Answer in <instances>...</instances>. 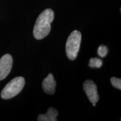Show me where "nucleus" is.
I'll return each instance as SVG.
<instances>
[{
  "instance_id": "obj_1",
  "label": "nucleus",
  "mask_w": 121,
  "mask_h": 121,
  "mask_svg": "<svg viewBox=\"0 0 121 121\" xmlns=\"http://www.w3.org/2000/svg\"><path fill=\"white\" fill-rule=\"evenodd\" d=\"M54 17V13L52 9L44 10L38 17L34 29L33 35L35 38L40 40L49 34L51 29V23Z\"/></svg>"
},
{
  "instance_id": "obj_2",
  "label": "nucleus",
  "mask_w": 121,
  "mask_h": 121,
  "mask_svg": "<svg viewBox=\"0 0 121 121\" xmlns=\"http://www.w3.org/2000/svg\"><path fill=\"white\" fill-rule=\"evenodd\" d=\"M81 42V33L78 30H74L68 37L66 44V53L69 60H73L76 58Z\"/></svg>"
},
{
  "instance_id": "obj_3",
  "label": "nucleus",
  "mask_w": 121,
  "mask_h": 121,
  "mask_svg": "<svg viewBox=\"0 0 121 121\" xmlns=\"http://www.w3.org/2000/svg\"><path fill=\"white\" fill-rule=\"evenodd\" d=\"M25 79L22 77H16L10 81L1 93V98L4 99H10L19 94L25 85Z\"/></svg>"
},
{
  "instance_id": "obj_4",
  "label": "nucleus",
  "mask_w": 121,
  "mask_h": 121,
  "mask_svg": "<svg viewBox=\"0 0 121 121\" xmlns=\"http://www.w3.org/2000/svg\"><path fill=\"white\" fill-rule=\"evenodd\" d=\"M83 89L86 95L91 103H96L99 99L97 86L93 81L87 80L83 84Z\"/></svg>"
},
{
  "instance_id": "obj_5",
  "label": "nucleus",
  "mask_w": 121,
  "mask_h": 121,
  "mask_svg": "<svg viewBox=\"0 0 121 121\" xmlns=\"http://www.w3.org/2000/svg\"><path fill=\"white\" fill-rule=\"evenodd\" d=\"M13 60L10 54H6L0 59V81L5 78L11 71Z\"/></svg>"
},
{
  "instance_id": "obj_6",
  "label": "nucleus",
  "mask_w": 121,
  "mask_h": 121,
  "mask_svg": "<svg viewBox=\"0 0 121 121\" xmlns=\"http://www.w3.org/2000/svg\"><path fill=\"white\" fill-rule=\"evenodd\" d=\"M42 87L45 93L48 94H53L55 93L56 81L52 73H49L48 76L43 80Z\"/></svg>"
},
{
  "instance_id": "obj_7",
  "label": "nucleus",
  "mask_w": 121,
  "mask_h": 121,
  "mask_svg": "<svg viewBox=\"0 0 121 121\" xmlns=\"http://www.w3.org/2000/svg\"><path fill=\"white\" fill-rule=\"evenodd\" d=\"M58 112L55 108L49 107L45 114H41L38 117V121H57Z\"/></svg>"
},
{
  "instance_id": "obj_8",
  "label": "nucleus",
  "mask_w": 121,
  "mask_h": 121,
  "mask_svg": "<svg viewBox=\"0 0 121 121\" xmlns=\"http://www.w3.org/2000/svg\"><path fill=\"white\" fill-rule=\"evenodd\" d=\"M103 61L98 58H91L89 60V66L92 68H100L102 66Z\"/></svg>"
},
{
  "instance_id": "obj_9",
  "label": "nucleus",
  "mask_w": 121,
  "mask_h": 121,
  "mask_svg": "<svg viewBox=\"0 0 121 121\" xmlns=\"http://www.w3.org/2000/svg\"><path fill=\"white\" fill-rule=\"evenodd\" d=\"M108 48L103 45H100L98 49V54L101 57H104L106 56L107 53H108Z\"/></svg>"
},
{
  "instance_id": "obj_10",
  "label": "nucleus",
  "mask_w": 121,
  "mask_h": 121,
  "mask_svg": "<svg viewBox=\"0 0 121 121\" xmlns=\"http://www.w3.org/2000/svg\"><path fill=\"white\" fill-rule=\"evenodd\" d=\"M110 82L112 85L116 88L118 89L119 90L121 89V78H118L114 77H112L110 78Z\"/></svg>"
},
{
  "instance_id": "obj_11",
  "label": "nucleus",
  "mask_w": 121,
  "mask_h": 121,
  "mask_svg": "<svg viewBox=\"0 0 121 121\" xmlns=\"http://www.w3.org/2000/svg\"><path fill=\"white\" fill-rule=\"evenodd\" d=\"M93 105L94 107H95V105H96V103H93Z\"/></svg>"
}]
</instances>
